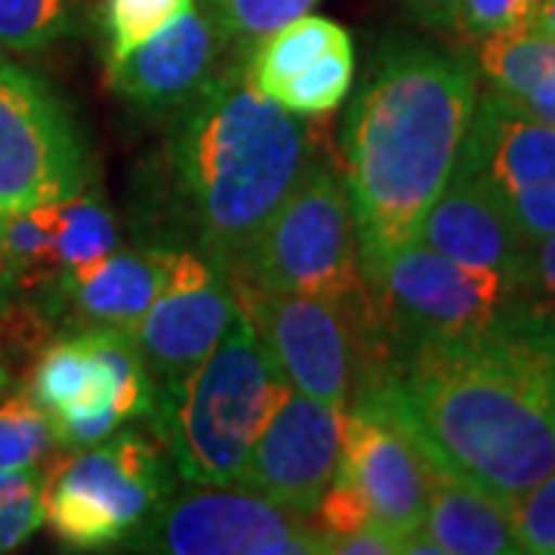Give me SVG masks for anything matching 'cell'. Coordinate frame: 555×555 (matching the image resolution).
<instances>
[{"mask_svg": "<svg viewBox=\"0 0 555 555\" xmlns=\"http://www.w3.org/2000/svg\"><path fill=\"white\" fill-rule=\"evenodd\" d=\"M352 408L509 509L555 469V312L525 297L476 331L383 346Z\"/></svg>", "mask_w": 555, "mask_h": 555, "instance_id": "1", "label": "cell"}, {"mask_svg": "<svg viewBox=\"0 0 555 555\" xmlns=\"http://www.w3.org/2000/svg\"><path fill=\"white\" fill-rule=\"evenodd\" d=\"M318 158L306 120L262 96L235 60L173 115L142 173V244L192 247L235 275Z\"/></svg>", "mask_w": 555, "mask_h": 555, "instance_id": "2", "label": "cell"}, {"mask_svg": "<svg viewBox=\"0 0 555 555\" xmlns=\"http://www.w3.org/2000/svg\"><path fill=\"white\" fill-rule=\"evenodd\" d=\"M476 96L469 60L416 38L377 47L339 130L364 278L416 238L454 173Z\"/></svg>", "mask_w": 555, "mask_h": 555, "instance_id": "3", "label": "cell"}, {"mask_svg": "<svg viewBox=\"0 0 555 555\" xmlns=\"http://www.w3.org/2000/svg\"><path fill=\"white\" fill-rule=\"evenodd\" d=\"M281 383L284 374L238 309L217 346L155 396L149 423L158 429L179 478L241 485Z\"/></svg>", "mask_w": 555, "mask_h": 555, "instance_id": "4", "label": "cell"}, {"mask_svg": "<svg viewBox=\"0 0 555 555\" xmlns=\"http://www.w3.org/2000/svg\"><path fill=\"white\" fill-rule=\"evenodd\" d=\"M266 291L312 294L339 302L377 331L374 302L358 262V238L346 182L318 158L291 198L259 232L235 275Z\"/></svg>", "mask_w": 555, "mask_h": 555, "instance_id": "5", "label": "cell"}, {"mask_svg": "<svg viewBox=\"0 0 555 555\" xmlns=\"http://www.w3.org/2000/svg\"><path fill=\"white\" fill-rule=\"evenodd\" d=\"M177 491L164 444L124 429L56 456L43 476V525L65 550H118Z\"/></svg>", "mask_w": 555, "mask_h": 555, "instance_id": "6", "label": "cell"}, {"mask_svg": "<svg viewBox=\"0 0 555 555\" xmlns=\"http://www.w3.org/2000/svg\"><path fill=\"white\" fill-rule=\"evenodd\" d=\"M364 281L377 318L374 356L408 339L476 331L525 299L521 278L460 266L416 238Z\"/></svg>", "mask_w": 555, "mask_h": 555, "instance_id": "7", "label": "cell"}, {"mask_svg": "<svg viewBox=\"0 0 555 555\" xmlns=\"http://www.w3.org/2000/svg\"><path fill=\"white\" fill-rule=\"evenodd\" d=\"M229 281L238 309L284 379L299 392L346 411L364 361L374 352L377 331L334 299L266 291L238 278Z\"/></svg>", "mask_w": 555, "mask_h": 555, "instance_id": "8", "label": "cell"}, {"mask_svg": "<svg viewBox=\"0 0 555 555\" xmlns=\"http://www.w3.org/2000/svg\"><path fill=\"white\" fill-rule=\"evenodd\" d=\"M90 164L56 93L0 50V217L87 192Z\"/></svg>", "mask_w": 555, "mask_h": 555, "instance_id": "9", "label": "cell"}, {"mask_svg": "<svg viewBox=\"0 0 555 555\" xmlns=\"http://www.w3.org/2000/svg\"><path fill=\"white\" fill-rule=\"evenodd\" d=\"M160 555H321L324 534L244 485H198L164 500L155 516L124 543Z\"/></svg>", "mask_w": 555, "mask_h": 555, "instance_id": "10", "label": "cell"}, {"mask_svg": "<svg viewBox=\"0 0 555 555\" xmlns=\"http://www.w3.org/2000/svg\"><path fill=\"white\" fill-rule=\"evenodd\" d=\"M456 173L476 179L528 244L555 235V127L478 90Z\"/></svg>", "mask_w": 555, "mask_h": 555, "instance_id": "11", "label": "cell"}, {"mask_svg": "<svg viewBox=\"0 0 555 555\" xmlns=\"http://www.w3.org/2000/svg\"><path fill=\"white\" fill-rule=\"evenodd\" d=\"M158 250L164 259V284L130 334L155 379V396L185 377L238 315L232 281L214 259L192 247Z\"/></svg>", "mask_w": 555, "mask_h": 555, "instance_id": "12", "label": "cell"}, {"mask_svg": "<svg viewBox=\"0 0 555 555\" xmlns=\"http://www.w3.org/2000/svg\"><path fill=\"white\" fill-rule=\"evenodd\" d=\"M339 444L343 408L306 396L284 379L241 485L309 518L337 473Z\"/></svg>", "mask_w": 555, "mask_h": 555, "instance_id": "13", "label": "cell"}, {"mask_svg": "<svg viewBox=\"0 0 555 555\" xmlns=\"http://www.w3.org/2000/svg\"><path fill=\"white\" fill-rule=\"evenodd\" d=\"M244 60L204 10H185L130 53L108 60V87L149 115H177L210 80Z\"/></svg>", "mask_w": 555, "mask_h": 555, "instance_id": "14", "label": "cell"}, {"mask_svg": "<svg viewBox=\"0 0 555 555\" xmlns=\"http://www.w3.org/2000/svg\"><path fill=\"white\" fill-rule=\"evenodd\" d=\"M337 476L364 496L374 521L401 543L423 531L429 463L392 420L367 408L343 411Z\"/></svg>", "mask_w": 555, "mask_h": 555, "instance_id": "15", "label": "cell"}, {"mask_svg": "<svg viewBox=\"0 0 555 555\" xmlns=\"http://www.w3.org/2000/svg\"><path fill=\"white\" fill-rule=\"evenodd\" d=\"M164 259L158 247L112 250L108 257L72 272H62L43 294V309L62 321L68 334L80 331H124L133 334L139 318L158 297Z\"/></svg>", "mask_w": 555, "mask_h": 555, "instance_id": "16", "label": "cell"}, {"mask_svg": "<svg viewBox=\"0 0 555 555\" xmlns=\"http://www.w3.org/2000/svg\"><path fill=\"white\" fill-rule=\"evenodd\" d=\"M416 241L469 269L521 278L528 241L476 179L451 173L436 204L420 222Z\"/></svg>", "mask_w": 555, "mask_h": 555, "instance_id": "17", "label": "cell"}, {"mask_svg": "<svg viewBox=\"0 0 555 555\" xmlns=\"http://www.w3.org/2000/svg\"><path fill=\"white\" fill-rule=\"evenodd\" d=\"M429 463V460H426ZM423 531L441 555H516L518 540L513 534L509 509L454 476L429 463V500Z\"/></svg>", "mask_w": 555, "mask_h": 555, "instance_id": "18", "label": "cell"}, {"mask_svg": "<svg viewBox=\"0 0 555 555\" xmlns=\"http://www.w3.org/2000/svg\"><path fill=\"white\" fill-rule=\"evenodd\" d=\"M28 396L47 414H60L78 404H115V377L90 349L83 334L50 343L28 371ZM118 408V404H115ZM120 414V411H118Z\"/></svg>", "mask_w": 555, "mask_h": 555, "instance_id": "19", "label": "cell"}, {"mask_svg": "<svg viewBox=\"0 0 555 555\" xmlns=\"http://www.w3.org/2000/svg\"><path fill=\"white\" fill-rule=\"evenodd\" d=\"M346 40L352 38L339 22L306 13L259 40L244 60V72L259 93L272 100L287 80L297 78L299 72Z\"/></svg>", "mask_w": 555, "mask_h": 555, "instance_id": "20", "label": "cell"}, {"mask_svg": "<svg viewBox=\"0 0 555 555\" xmlns=\"http://www.w3.org/2000/svg\"><path fill=\"white\" fill-rule=\"evenodd\" d=\"M0 257L16 291H47L62 275L50 204L0 217Z\"/></svg>", "mask_w": 555, "mask_h": 555, "instance_id": "21", "label": "cell"}, {"mask_svg": "<svg viewBox=\"0 0 555 555\" xmlns=\"http://www.w3.org/2000/svg\"><path fill=\"white\" fill-rule=\"evenodd\" d=\"M50 219H53L62 272L90 266L120 247L115 214L87 192L60 201V204H50Z\"/></svg>", "mask_w": 555, "mask_h": 555, "instance_id": "22", "label": "cell"}, {"mask_svg": "<svg viewBox=\"0 0 555 555\" xmlns=\"http://www.w3.org/2000/svg\"><path fill=\"white\" fill-rule=\"evenodd\" d=\"M56 436L50 414L28 392H13L0 401V469L28 473L50 469L56 460Z\"/></svg>", "mask_w": 555, "mask_h": 555, "instance_id": "23", "label": "cell"}, {"mask_svg": "<svg viewBox=\"0 0 555 555\" xmlns=\"http://www.w3.org/2000/svg\"><path fill=\"white\" fill-rule=\"evenodd\" d=\"M83 0H0V50L40 53L78 28Z\"/></svg>", "mask_w": 555, "mask_h": 555, "instance_id": "24", "label": "cell"}, {"mask_svg": "<svg viewBox=\"0 0 555 555\" xmlns=\"http://www.w3.org/2000/svg\"><path fill=\"white\" fill-rule=\"evenodd\" d=\"M352 78H356V50H352V40H346L312 62L306 72H299L297 78L287 80L272 100L299 118L324 115V112H334L339 102L349 96Z\"/></svg>", "mask_w": 555, "mask_h": 555, "instance_id": "25", "label": "cell"}, {"mask_svg": "<svg viewBox=\"0 0 555 555\" xmlns=\"http://www.w3.org/2000/svg\"><path fill=\"white\" fill-rule=\"evenodd\" d=\"M315 3L318 0H207V13L232 43V50L247 60V53L266 35L312 13Z\"/></svg>", "mask_w": 555, "mask_h": 555, "instance_id": "26", "label": "cell"}, {"mask_svg": "<svg viewBox=\"0 0 555 555\" xmlns=\"http://www.w3.org/2000/svg\"><path fill=\"white\" fill-rule=\"evenodd\" d=\"M192 7L195 0H105L102 31L108 40V60L130 53Z\"/></svg>", "mask_w": 555, "mask_h": 555, "instance_id": "27", "label": "cell"}, {"mask_svg": "<svg viewBox=\"0 0 555 555\" xmlns=\"http://www.w3.org/2000/svg\"><path fill=\"white\" fill-rule=\"evenodd\" d=\"M509 521L521 553L555 555V469L509 503Z\"/></svg>", "mask_w": 555, "mask_h": 555, "instance_id": "28", "label": "cell"}, {"mask_svg": "<svg viewBox=\"0 0 555 555\" xmlns=\"http://www.w3.org/2000/svg\"><path fill=\"white\" fill-rule=\"evenodd\" d=\"M540 0H456L454 35L466 43L534 25Z\"/></svg>", "mask_w": 555, "mask_h": 555, "instance_id": "29", "label": "cell"}, {"mask_svg": "<svg viewBox=\"0 0 555 555\" xmlns=\"http://www.w3.org/2000/svg\"><path fill=\"white\" fill-rule=\"evenodd\" d=\"M120 423H127V420L118 414V408L112 401L78 404V408H65L60 414H50V426H53V436L62 451L93 448V444L115 436Z\"/></svg>", "mask_w": 555, "mask_h": 555, "instance_id": "30", "label": "cell"}, {"mask_svg": "<svg viewBox=\"0 0 555 555\" xmlns=\"http://www.w3.org/2000/svg\"><path fill=\"white\" fill-rule=\"evenodd\" d=\"M43 528V481L0 500V553L22 546Z\"/></svg>", "mask_w": 555, "mask_h": 555, "instance_id": "31", "label": "cell"}, {"mask_svg": "<svg viewBox=\"0 0 555 555\" xmlns=\"http://www.w3.org/2000/svg\"><path fill=\"white\" fill-rule=\"evenodd\" d=\"M521 291L525 297L555 312V235L534 241L521 266Z\"/></svg>", "mask_w": 555, "mask_h": 555, "instance_id": "32", "label": "cell"}, {"mask_svg": "<svg viewBox=\"0 0 555 555\" xmlns=\"http://www.w3.org/2000/svg\"><path fill=\"white\" fill-rule=\"evenodd\" d=\"M324 553H339V555H398L404 553V543L396 534L383 531L377 525L371 528H361L352 534L331 537L324 543Z\"/></svg>", "mask_w": 555, "mask_h": 555, "instance_id": "33", "label": "cell"}, {"mask_svg": "<svg viewBox=\"0 0 555 555\" xmlns=\"http://www.w3.org/2000/svg\"><path fill=\"white\" fill-rule=\"evenodd\" d=\"M525 112H531L534 118L546 120L555 127V56L546 62V68L531 80V87L521 93V100L516 102Z\"/></svg>", "mask_w": 555, "mask_h": 555, "instance_id": "34", "label": "cell"}, {"mask_svg": "<svg viewBox=\"0 0 555 555\" xmlns=\"http://www.w3.org/2000/svg\"><path fill=\"white\" fill-rule=\"evenodd\" d=\"M416 22L433 31L454 35V3L456 0H398Z\"/></svg>", "mask_w": 555, "mask_h": 555, "instance_id": "35", "label": "cell"}, {"mask_svg": "<svg viewBox=\"0 0 555 555\" xmlns=\"http://www.w3.org/2000/svg\"><path fill=\"white\" fill-rule=\"evenodd\" d=\"M43 476H47V469H28V473H3L0 469V500L38 485V481H43Z\"/></svg>", "mask_w": 555, "mask_h": 555, "instance_id": "36", "label": "cell"}, {"mask_svg": "<svg viewBox=\"0 0 555 555\" xmlns=\"http://www.w3.org/2000/svg\"><path fill=\"white\" fill-rule=\"evenodd\" d=\"M534 28L555 43V0H540L534 13Z\"/></svg>", "mask_w": 555, "mask_h": 555, "instance_id": "37", "label": "cell"}, {"mask_svg": "<svg viewBox=\"0 0 555 555\" xmlns=\"http://www.w3.org/2000/svg\"><path fill=\"white\" fill-rule=\"evenodd\" d=\"M16 287H13V281L7 275V266H3V257H0V306H7V297L13 294Z\"/></svg>", "mask_w": 555, "mask_h": 555, "instance_id": "38", "label": "cell"}]
</instances>
